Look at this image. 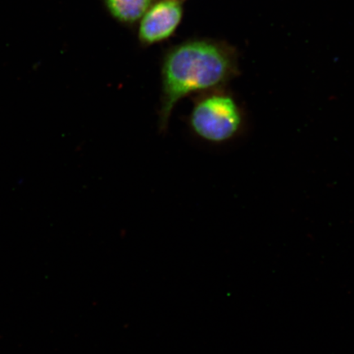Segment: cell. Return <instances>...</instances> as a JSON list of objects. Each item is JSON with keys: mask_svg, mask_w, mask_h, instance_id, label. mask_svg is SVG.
<instances>
[{"mask_svg": "<svg viewBox=\"0 0 354 354\" xmlns=\"http://www.w3.org/2000/svg\"><path fill=\"white\" fill-rule=\"evenodd\" d=\"M183 0H156L139 21L141 46L149 47L171 38L183 21Z\"/></svg>", "mask_w": 354, "mask_h": 354, "instance_id": "3957f363", "label": "cell"}, {"mask_svg": "<svg viewBox=\"0 0 354 354\" xmlns=\"http://www.w3.org/2000/svg\"><path fill=\"white\" fill-rule=\"evenodd\" d=\"M188 126L205 142L227 144L242 131L243 111L227 86L214 88L194 95Z\"/></svg>", "mask_w": 354, "mask_h": 354, "instance_id": "7a4b0ae2", "label": "cell"}, {"mask_svg": "<svg viewBox=\"0 0 354 354\" xmlns=\"http://www.w3.org/2000/svg\"><path fill=\"white\" fill-rule=\"evenodd\" d=\"M240 73L237 48L227 41L189 39L168 48L161 63L159 131H167L172 112L181 100L227 87Z\"/></svg>", "mask_w": 354, "mask_h": 354, "instance_id": "6da1fadb", "label": "cell"}, {"mask_svg": "<svg viewBox=\"0 0 354 354\" xmlns=\"http://www.w3.org/2000/svg\"><path fill=\"white\" fill-rule=\"evenodd\" d=\"M156 0H104V6L113 19L125 26H134Z\"/></svg>", "mask_w": 354, "mask_h": 354, "instance_id": "277c9868", "label": "cell"}]
</instances>
